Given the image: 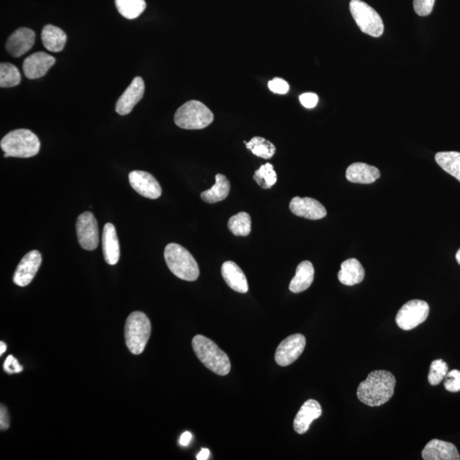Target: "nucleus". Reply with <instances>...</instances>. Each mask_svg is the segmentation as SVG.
Here are the masks:
<instances>
[{"mask_svg":"<svg viewBox=\"0 0 460 460\" xmlns=\"http://www.w3.org/2000/svg\"><path fill=\"white\" fill-rule=\"evenodd\" d=\"M396 378L391 372H370L357 389V397L369 407H380L391 400L395 392Z\"/></svg>","mask_w":460,"mask_h":460,"instance_id":"1","label":"nucleus"},{"mask_svg":"<svg viewBox=\"0 0 460 460\" xmlns=\"http://www.w3.org/2000/svg\"><path fill=\"white\" fill-rule=\"evenodd\" d=\"M193 349L203 364L219 376L230 374L231 364L228 354L211 339L196 335L192 341Z\"/></svg>","mask_w":460,"mask_h":460,"instance_id":"2","label":"nucleus"},{"mask_svg":"<svg viewBox=\"0 0 460 460\" xmlns=\"http://www.w3.org/2000/svg\"><path fill=\"white\" fill-rule=\"evenodd\" d=\"M165 260L174 275L187 282H195L200 275V269L195 257L182 245L170 243L164 252Z\"/></svg>","mask_w":460,"mask_h":460,"instance_id":"3","label":"nucleus"},{"mask_svg":"<svg viewBox=\"0 0 460 460\" xmlns=\"http://www.w3.org/2000/svg\"><path fill=\"white\" fill-rule=\"evenodd\" d=\"M0 146L4 158H31L38 155L41 142L33 131L17 129L4 136Z\"/></svg>","mask_w":460,"mask_h":460,"instance_id":"4","label":"nucleus"},{"mask_svg":"<svg viewBox=\"0 0 460 460\" xmlns=\"http://www.w3.org/2000/svg\"><path fill=\"white\" fill-rule=\"evenodd\" d=\"M151 334V323L140 311L131 313L126 320L125 339L127 348L133 354H141Z\"/></svg>","mask_w":460,"mask_h":460,"instance_id":"5","label":"nucleus"},{"mask_svg":"<svg viewBox=\"0 0 460 460\" xmlns=\"http://www.w3.org/2000/svg\"><path fill=\"white\" fill-rule=\"evenodd\" d=\"M213 113L200 101L191 100L182 105L175 113L174 121L178 127L186 130H201L211 125Z\"/></svg>","mask_w":460,"mask_h":460,"instance_id":"6","label":"nucleus"},{"mask_svg":"<svg viewBox=\"0 0 460 460\" xmlns=\"http://www.w3.org/2000/svg\"><path fill=\"white\" fill-rule=\"evenodd\" d=\"M349 10L359 29L363 33L374 38H379L383 34V20L374 8L362 0H352L349 3Z\"/></svg>","mask_w":460,"mask_h":460,"instance_id":"7","label":"nucleus"},{"mask_svg":"<svg viewBox=\"0 0 460 460\" xmlns=\"http://www.w3.org/2000/svg\"><path fill=\"white\" fill-rule=\"evenodd\" d=\"M429 313V307L426 301L411 300L398 311L396 322L401 329L409 331L426 322Z\"/></svg>","mask_w":460,"mask_h":460,"instance_id":"8","label":"nucleus"},{"mask_svg":"<svg viewBox=\"0 0 460 460\" xmlns=\"http://www.w3.org/2000/svg\"><path fill=\"white\" fill-rule=\"evenodd\" d=\"M76 231L78 243L83 249L93 251L99 243V230L98 221L94 215L86 212L78 217Z\"/></svg>","mask_w":460,"mask_h":460,"instance_id":"9","label":"nucleus"},{"mask_svg":"<svg viewBox=\"0 0 460 460\" xmlns=\"http://www.w3.org/2000/svg\"><path fill=\"white\" fill-rule=\"evenodd\" d=\"M305 346L306 339L304 335L297 334L287 337L276 349V363L280 367L292 364L304 352Z\"/></svg>","mask_w":460,"mask_h":460,"instance_id":"10","label":"nucleus"},{"mask_svg":"<svg viewBox=\"0 0 460 460\" xmlns=\"http://www.w3.org/2000/svg\"><path fill=\"white\" fill-rule=\"evenodd\" d=\"M41 262V254L37 250H33L26 254L17 266L14 276H13V282L17 286L27 287L32 282L35 275L37 274Z\"/></svg>","mask_w":460,"mask_h":460,"instance_id":"11","label":"nucleus"},{"mask_svg":"<svg viewBox=\"0 0 460 460\" xmlns=\"http://www.w3.org/2000/svg\"><path fill=\"white\" fill-rule=\"evenodd\" d=\"M129 182L133 190L145 198L155 200L161 196L160 183L150 173L143 170H133L129 174Z\"/></svg>","mask_w":460,"mask_h":460,"instance_id":"12","label":"nucleus"},{"mask_svg":"<svg viewBox=\"0 0 460 460\" xmlns=\"http://www.w3.org/2000/svg\"><path fill=\"white\" fill-rule=\"evenodd\" d=\"M145 91V84L141 77H136L127 87L116 105V111L120 116H126L133 111L134 107L142 100Z\"/></svg>","mask_w":460,"mask_h":460,"instance_id":"13","label":"nucleus"},{"mask_svg":"<svg viewBox=\"0 0 460 460\" xmlns=\"http://www.w3.org/2000/svg\"><path fill=\"white\" fill-rule=\"evenodd\" d=\"M56 63L54 56L39 51L28 56L24 61V72L29 80H36L46 76Z\"/></svg>","mask_w":460,"mask_h":460,"instance_id":"14","label":"nucleus"},{"mask_svg":"<svg viewBox=\"0 0 460 460\" xmlns=\"http://www.w3.org/2000/svg\"><path fill=\"white\" fill-rule=\"evenodd\" d=\"M36 35L32 29H16L7 39L6 49L13 58H20L32 49Z\"/></svg>","mask_w":460,"mask_h":460,"instance_id":"15","label":"nucleus"},{"mask_svg":"<svg viewBox=\"0 0 460 460\" xmlns=\"http://www.w3.org/2000/svg\"><path fill=\"white\" fill-rule=\"evenodd\" d=\"M291 212L297 217L310 219V220H319L327 216V210L318 200L310 198V197H295L291 200Z\"/></svg>","mask_w":460,"mask_h":460,"instance_id":"16","label":"nucleus"},{"mask_svg":"<svg viewBox=\"0 0 460 460\" xmlns=\"http://www.w3.org/2000/svg\"><path fill=\"white\" fill-rule=\"evenodd\" d=\"M424 460H459L456 446L451 442L434 439L429 441L422 452Z\"/></svg>","mask_w":460,"mask_h":460,"instance_id":"17","label":"nucleus"},{"mask_svg":"<svg viewBox=\"0 0 460 460\" xmlns=\"http://www.w3.org/2000/svg\"><path fill=\"white\" fill-rule=\"evenodd\" d=\"M322 409L320 403L315 400H308L302 406L299 413L297 414L293 427L295 431L303 435L309 431L311 423L321 417Z\"/></svg>","mask_w":460,"mask_h":460,"instance_id":"18","label":"nucleus"},{"mask_svg":"<svg viewBox=\"0 0 460 460\" xmlns=\"http://www.w3.org/2000/svg\"><path fill=\"white\" fill-rule=\"evenodd\" d=\"M103 252L104 260L109 265H116L120 260L121 248L116 227L108 223L103 231Z\"/></svg>","mask_w":460,"mask_h":460,"instance_id":"19","label":"nucleus"},{"mask_svg":"<svg viewBox=\"0 0 460 460\" xmlns=\"http://www.w3.org/2000/svg\"><path fill=\"white\" fill-rule=\"evenodd\" d=\"M222 275L228 286L234 291L240 293L248 292L247 277L240 267L232 261L223 262L222 265Z\"/></svg>","mask_w":460,"mask_h":460,"instance_id":"20","label":"nucleus"},{"mask_svg":"<svg viewBox=\"0 0 460 460\" xmlns=\"http://www.w3.org/2000/svg\"><path fill=\"white\" fill-rule=\"evenodd\" d=\"M379 178L380 172L378 168L362 162L350 165L346 170V178L354 183L370 184Z\"/></svg>","mask_w":460,"mask_h":460,"instance_id":"21","label":"nucleus"},{"mask_svg":"<svg viewBox=\"0 0 460 460\" xmlns=\"http://www.w3.org/2000/svg\"><path fill=\"white\" fill-rule=\"evenodd\" d=\"M364 276V268L356 258H350L342 262L341 269L337 275L339 282L345 286H354L361 283Z\"/></svg>","mask_w":460,"mask_h":460,"instance_id":"22","label":"nucleus"},{"mask_svg":"<svg viewBox=\"0 0 460 460\" xmlns=\"http://www.w3.org/2000/svg\"><path fill=\"white\" fill-rule=\"evenodd\" d=\"M315 275L314 266L310 261L300 262L297 267L296 275L289 285V289L293 293L305 292L313 283Z\"/></svg>","mask_w":460,"mask_h":460,"instance_id":"23","label":"nucleus"},{"mask_svg":"<svg viewBox=\"0 0 460 460\" xmlns=\"http://www.w3.org/2000/svg\"><path fill=\"white\" fill-rule=\"evenodd\" d=\"M43 46L51 52H60L64 49L67 42V34L56 26L48 24L41 33Z\"/></svg>","mask_w":460,"mask_h":460,"instance_id":"24","label":"nucleus"},{"mask_svg":"<svg viewBox=\"0 0 460 460\" xmlns=\"http://www.w3.org/2000/svg\"><path fill=\"white\" fill-rule=\"evenodd\" d=\"M230 191V183L223 174L216 175V183L209 190L201 193L200 197L205 203L213 204L225 200Z\"/></svg>","mask_w":460,"mask_h":460,"instance_id":"25","label":"nucleus"},{"mask_svg":"<svg viewBox=\"0 0 460 460\" xmlns=\"http://www.w3.org/2000/svg\"><path fill=\"white\" fill-rule=\"evenodd\" d=\"M435 159L436 163L446 173H448L460 182V153L454 151L439 152L436 153Z\"/></svg>","mask_w":460,"mask_h":460,"instance_id":"26","label":"nucleus"},{"mask_svg":"<svg viewBox=\"0 0 460 460\" xmlns=\"http://www.w3.org/2000/svg\"><path fill=\"white\" fill-rule=\"evenodd\" d=\"M116 6L120 14L126 19H138L145 11V0H116Z\"/></svg>","mask_w":460,"mask_h":460,"instance_id":"27","label":"nucleus"},{"mask_svg":"<svg viewBox=\"0 0 460 460\" xmlns=\"http://www.w3.org/2000/svg\"><path fill=\"white\" fill-rule=\"evenodd\" d=\"M245 144L247 145V150L251 151L254 155L265 160L271 159L276 151L275 146L272 143L261 137L253 138L249 142H245Z\"/></svg>","mask_w":460,"mask_h":460,"instance_id":"28","label":"nucleus"},{"mask_svg":"<svg viewBox=\"0 0 460 460\" xmlns=\"http://www.w3.org/2000/svg\"><path fill=\"white\" fill-rule=\"evenodd\" d=\"M228 227L236 236H247L252 230L251 217L247 213H239L230 218Z\"/></svg>","mask_w":460,"mask_h":460,"instance_id":"29","label":"nucleus"},{"mask_svg":"<svg viewBox=\"0 0 460 460\" xmlns=\"http://www.w3.org/2000/svg\"><path fill=\"white\" fill-rule=\"evenodd\" d=\"M21 78L19 70L15 65L8 63L0 65V87L1 88H11V87L19 86Z\"/></svg>","mask_w":460,"mask_h":460,"instance_id":"30","label":"nucleus"},{"mask_svg":"<svg viewBox=\"0 0 460 460\" xmlns=\"http://www.w3.org/2000/svg\"><path fill=\"white\" fill-rule=\"evenodd\" d=\"M254 180L265 190L272 188L277 182V174H276L273 165L267 163L260 166L253 176Z\"/></svg>","mask_w":460,"mask_h":460,"instance_id":"31","label":"nucleus"},{"mask_svg":"<svg viewBox=\"0 0 460 460\" xmlns=\"http://www.w3.org/2000/svg\"><path fill=\"white\" fill-rule=\"evenodd\" d=\"M449 372V367L442 360L432 362L428 375L429 383L431 385L439 384Z\"/></svg>","mask_w":460,"mask_h":460,"instance_id":"32","label":"nucleus"},{"mask_svg":"<svg viewBox=\"0 0 460 460\" xmlns=\"http://www.w3.org/2000/svg\"><path fill=\"white\" fill-rule=\"evenodd\" d=\"M444 387L446 391L458 392L460 391V371L452 370L445 377Z\"/></svg>","mask_w":460,"mask_h":460,"instance_id":"33","label":"nucleus"},{"mask_svg":"<svg viewBox=\"0 0 460 460\" xmlns=\"http://www.w3.org/2000/svg\"><path fill=\"white\" fill-rule=\"evenodd\" d=\"M436 0H414V9L420 16H426L431 14Z\"/></svg>","mask_w":460,"mask_h":460,"instance_id":"34","label":"nucleus"},{"mask_svg":"<svg viewBox=\"0 0 460 460\" xmlns=\"http://www.w3.org/2000/svg\"><path fill=\"white\" fill-rule=\"evenodd\" d=\"M269 89L275 94H287L290 89L288 83L280 78H275L269 82Z\"/></svg>","mask_w":460,"mask_h":460,"instance_id":"35","label":"nucleus"},{"mask_svg":"<svg viewBox=\"0 0 460 460\" xmlns=\"http://www.w3.org/2000/svg\"><path fill=\"white\" fill-rule=\"evenodd\" d=\"M4 370L8 374H19L24 370V367L19 364V361L13 356H9L4 363Z\"/></svg>","mask_w":460,"mask_h":460,"instance_id":"36","label":"nucleus"},{"mask_svg":"<svg viewBox=\"0 0 460 460\" xmlns=\"http://www.w3.org/2000/svg\"><path fill=\"white\" fill-rule=\"evenodd\" d=\"M302 105L306 108H313L317 106L319 101L318 96L313 92H307L300 96Z\"/></svg>","mask_w":460,"mask_h":460,"instance_id":"37","label":"nucleus"},{"mask_svg":"<svg viewBox=\"0 0 460 460\" xmlns=\"http://www.w3.org/2000/svg\"><path fill=\"white\" fill-rule=\"evenodd\" d=\"M9 427H10V417H9L6 407L1 405V409H0V428L3 431H6Z\"/></svg>","mask_w":460,"mask_h":460,"instance_id":"38","label":"nucleus"},{"mask_svg":"<svg viewBox=\"0 0 460 460\" xmlns=\"http://www.w3.org/2000/svg\"><path fill=\"white\" fill-rule=\"evenodd\" d=\"M191 440L192 434L190 432L185 431L181 436L180 440H179V444H180L183 446H187L190 444Z\"/></svg>","mask_w":460,"mask_h":460,"instance_id":"39","label":"nucleus"},{"mask_svg":"<svg viewBox=\"0 0 460 460\" xmlns=\"http://www.w3.org/2000/svg\"><path fill=\"white\" fill-rule=\"evenodd\" d=\"M210 457V451L208 449L200 450V452L197 454L196 459L198 460H208Z\"/></svg>","mask_w":460,"mask_h":460,"instance_id":"40","label":"nucleus"},{"mask_svg":"<svg viewBox=\"0 0 460 460\" xmlns=\"http://www.w3.org/2000/svg\"><path fill=\"white\" fill-rule=\"evenodd\" d=\"M6 344L4 343L3 341L0 342V356H2V354L6 352Z\"/></svg>","mask_w":460,"mask_h":460,"instance_id":"41","label":"nucleus"},{"mask_svg":"<svg viewBox=\"0 0 460 460\" xmlns=\"http://www.w3.org/2000/svg\"><path fill=\"white\" fill-rule=\"evenodd\" d=\"M456 260L458 262V264L460 265V249L456 253Z\"/></svg>","mask_w":460,"mask_h":460,"instance_id":"42","label":"nucleus"}]
</instances>
